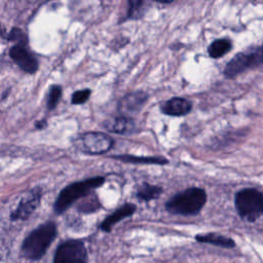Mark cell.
Masks as SVG:
<instances>
[{"instance_id": "obj_23", "label": "cell", "mask_w": 263, "mask_h": 263, "mask_svg": "<svg viewBox=\"0 0 263 263\" xmlns=\"http://www.w3.org/2000/svg\"><path fill=\"white\" fill-rule=\"evenodd\" d=\"M47 126V121L45 119L38 120L35 122V128L36 129H44Z\"/></svg>"}, {"instance_id": "obj_18", "label": "cell", "mask_w": 263, "mask_h": 263, "mask_svg": "<svg viewBox=\"0 0 263 263\" xmlns=\"http://www.w3.org/2000/svg\"><path fill=\"white\" fill-rule=\"evenodd\" d=\"M149 3L143 0H133L128 1V9H127V18L128 20H140L144 16L148 9Z\"/></svg>"}, {"instance_id": "obj_12", "label": "cell", "mask_w": 263, "mask_h": 263, "mask_svg": "<svg viewBox=\"0 0 263 263\" xmlns=\"http://www.w3.org/2000/svg\"><path fill=\"white\" fill-rule=\"evenodd\" d=\"M137 208L134 203H125L116 211H114L111 215L106 217L100 225V228L105 232H110L112 227L117 224L122 219H125L132 216L136 212Z\"/></svg>"}, {"instance_id": "obj_19", "label": "cell", "mask_w": 263, "mask_h": 263, "mask_svg": "<svg viewBox=\"0 0 263 263\" xmlns=\"http://www.w3.org/2000/svg\"><path fill=\"white\" fill-rule=\"evenodd\" d=\"M62 93H63V89L61 85L52 84L49 87L47 98H46V107L48 110H53L57 107V105L59 104L62 98Z\"/></svg>"}, {"instance_id": "obj_15", "label": "cell", "mask_w": 263, "mask_h": 263, "mask_svg": "<svg viewBox=\"0 0 263 263\" xmlns=\"http://www.w3.org/2000/svg\"><path fill=\"white\" fill-rule=\"evenodd\" d=\"M111 158L127 162V163H145V164H158L164 165L168 160L162 156H137L130 154H117L110 156Z\"/></svg>"}, {"instance_id": "obj_5", "label": "cell", "mask_w": 263, "mask_h": 263, "mask_svg": "<svg viewBox=\"0 0 263 263\" xmlns=\"http://www.w3.org/2000/svg\"><path fill=\"white\" fill-rule=\"evenodd\" d=\"M263 65V44L236 53L225 66L224 75L233 78L250 69Z\"/></svg>"}, {"instance_id": "obj_21", "label": "cell", "mask_w": 263, "mask_h": 263, "mask_svg": "<svg viewBox=\"0 0 263 263\" xmlns=\"http://www.w3.org/2000/svg\"><path fill=\"white\" fill-rule=\"evenodd\" d=\"M7 40L15 41L16 44H28V37L26 33L20 28H15V27L9 31L7 35Z\"/></svg>"}, {"instance_id": "obj_20", "label": "cell", "mask_w": 263, "mask_h": 263, "mask_svg": "<svg viewBox=\"0 0 263 263\" xmlns=\"http://www.w3.org/2000/svg\"><path fill=\"white\" fill-rule=\"evenodd\" d=\"M84 198L85 199L82 202H80L79 205L77 206V210L79 212L88 214V213H93L100 209L101 203L96 195H93L92 197H84Z\"/></svg>"}, {"instance_id": "obj_8", "label": "cell", "mask_w": 263, "mask_h": 263, "mask_svg": "<svg viewBox=\"0 0 263 263\" xmlns=\"http://www.w3.org/2000/svg\"><path fill=\"white\" fill-rule=\"evenodd\" d=\"M42 191L40 188H33L22 197L17 206L11 212L10 219L12 221L27 220L40 205Z\"/></svg>"}, {"instance_id": "obj_6", "label": "cell", "mask_w": 263, "mask_h": 263, "mask_svg": "<svg viewBox=\"0 0 263 263\" xmlns=\"http://www.w3.org/2000/svg\"><path fill=\"white\" fill-rule=\"evenodd\" d=\"M114 140L105 133L87 132L74 139V146L85 154L99 155L109 151Z\"/></svg>"}, {"instance_id": "obj_16", "label": "cell", "mask_w": 263, "mask_h": 263, "mask_svg": "<svg viewBox=\"0 0 263 263\" xmlns=\"http://www.w3.org/2000/svg\"><path fill=\"white\" fill-rule=\"evenodd\" d=\"M232 48L231 40L227 38H220L214 40L208 47V52L211 58L219 59L228 53Z\"/></svg>"}, {"instance_id": "obj_14", "label": "cell", "mask_w": 263, "mask_h": 263, "mask_svg": "<svg viewBox=\"0 0 263 263\" xmlns=\"http://www.w3.org/2000/svg\"><path fill=\"white\" fill-rule=\"evenodd\" d=\"M195 240L201 243H210L225 249H232L235 247V241L232 238L214 232L198 234L195 236Z\"/></svg>"}, {"instance_id": "obj_11", "label": "cell", "mask_w": 263, "mask_h": 263, "mask_svg": "<svg viewBox=\"0 0 263 263\" xmlns=\"http://www.w3.org/2000/svg\"><path fill=\"white\" fill-rule=\"evenodd\" d=\"M192 109V104L189 100L181 97L171 98L161 105V111L168 116H185Z\"/></svg>"}, {"instance_id": "obj_7", "label": "cell", "mask_w": 263, "mask_h": 263, "mask_svg": "<svg viewBox=\"0 0 263 263\" xmlns=\"http://www.w3.org/2000/svg\"><path fill=\"white\" fill-rule=\"evenodd\" d=\"M53 263H87V251L84 242L79 239L63 241L55 250Z\"/></svg>"}, {"instance_id": "obj_3", "label": "cell", "mask_w": 263, "mask_h": 263, "mask_svg": "<svg viewBox=\"0 0 263 263\" xmlns=\"http://www.w3.org/2000/svg\"><path fill=\"white\" fill-rule=\"evenodd\" d=\"M105 182V178L101 176L88 178L82 181L71 183L64 187L59 193L54 204L53 211L55 214H62L68 210L75 201L86 197L93 189L102 186Z\"/></svg>"}, {"instance_id": "obj_2", "label": "cell", "mask_w": 263, "mask_h": 263, "mask_svg": "<svg viewBox=\"0 0 263 263\" xmlns=\"http://www.w3.org/2000/svg\"><path fill=\"white\" fill-rule=\"evenodd\" d=\"M206 202V192L199 187L187 188L165 202V210L173 215L193 216L198 214Z\"/></svg>"}, {"instance_id": "obj_1", "label": "cell", "mask_w": 263, "mask_h": 263, "mask_svg": "<svg viewBox=\"0 0 263 263\" xmlns=\"http://www.w3.org/2000/svg\"><path fill=\"white\" fill-rule=\"evenodd\" d=\"M55 236L57 225L54 222L47 221L39 225L24 239L22 245V255L28 260L37 261L41 259Z\"/></svg>"}, {"instance_id": "obj_10", "label": "cell", "mask_w": 263, "mask_h": 263, "mask_svg": "<svg viewBox=\"0 0 263 263\" xmlns=\"http://www.w3.org/2000/svg\"><path fill=\"white\" fill-rule=\"evenodd\" d=\"M148 101V93L143 90H136L125 95L118 103V112L120 116L132 118L138 114L146 102Z\"/></svg>"}, {"instance_id": "obj_17", "label": "cell", "mask_w": 263, "mask_h": 263, "mask_svg": "<svg viewBox=\"0 0 263 263\" xmlns=\"http://www.w3.org/2000/svg\"><path fill=\"white\" fill-rule=\"evenodd\" d=\"M161 193H162L161 187L156 185H151L148 183H143L139 187L136 193V196L138 197V199L142 201H150L157 198Z\"/></svg>"}, {"instance_id": "obj_4", "label": "cell", "mask_w": 263, "mask_h": 263, "mask_svg": "<svg viewBox=\"0 0 263 263\" xmlns=\"http://www.w3.org/2000/svg\"><path fill=\"white\" fill-rule=\"evenodd\" d=\"M235 209L241 219L255 222L263 216V193L256 188H243L234 197Z\"/></svg>"}, {"instance_id": "obj_22", "label": "cell", "mask_w": 263, "mask_h": 263, "mask_svg": "<svg viewBox=\"0 0 263 263\" xmlns=\"http://www.w3.org/2000/svg\"><path fill=\"white\" fill-rule=\"evenodd\" d=\"M90 93H91V90L89 88L76 90L71 96V103L73 105H81L88 100Z\"/></svg>"}, {"instance_id": "obj_13", "label": "cell", "mask_w": 263, "mask_h": 263, "mask_svg": "<svg viewBox=\"0 0 263 263\" xmlns=\"http://www.w3.org/2000/svg\"><path fill=\"white\" fill-rule=\"evenodd\" d=\"M104 127L108 132L119 135H128L136 130L135 121L132 118H127L120 115L105 121Z\"/></svg>"}, {"instance_id": "obj_9", "label": "cell", "mask_w": 263, "mask_h": 263, "mask_svg": "<svg viewBox=\"0 0 263 263\" xmlns=\"http://www.w3.org/2000/svg\"><path fill=\"white\" fill-rule=\"evenodd\" d=\"M8 54L23 71L29 74H34L37 72L39 62L28 48V44H14L10 47Z\"/></svg>"}]
</instances>
